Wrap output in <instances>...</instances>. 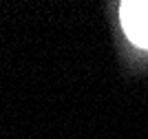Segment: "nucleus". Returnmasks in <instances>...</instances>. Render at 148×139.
<instances>
[{"mask_svg":"<svg viewBox=\"0 0 148 139\" xmlns=\"http://www.w3.org/2000/svg\"><path fill=\"white\" fill-rule=\"evenodd\" d=\"M119 18L130 42L148 49V2H122Z\"/></svg>","mask_w":148,"mask_h":139,"instance_id":"nucleus-1","label":"nucleus"}]
</instances>
